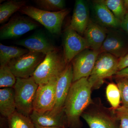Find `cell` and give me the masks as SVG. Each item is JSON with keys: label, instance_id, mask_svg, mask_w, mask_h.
Wrapping results in <instances>:
<instances>
[{"label": "cell", "instance_id": "1", "mask_svg": "<svg viewBox=\"0 0 128 128\" xmlns=\"http://www.w3.org/2000/svg\"><path fill=\"white\" fill-rule=\"evenodd\" d=\"M92 89L88 78L73 82L64 104L66 128H81L80 118L91 103Z\"/></svg>", "mask_w": 128, "mask_h": 128}, {"label": "cell", "instance_id": "2", "mask_svg": "<svg viewBox=\"0 0 128 128\" xmlns=\"http://www.w3.org/2000/svg\"><path fill=\"white\" fill-rule=\"evenodd\" d=\"M68 64L63 52L58 48L46 54L33 76L38 85L46 84L52 79L58 77Z\"/></svg>", "mask_w": 128, "mask_h": 128}, {"label": "cell", "instance_id": "3", "mask_svg": "<svg viewBox=\"0 0 128 128\" xmlns=\"http://www.w3.org/2000/svg\"><path fill=\"white\" fill-rule=\"evenodd\" d=\"M81 117L90 128H118L114 110L105 107L98 100H92Z\"/></svg>", "mask_w": 128, "mask_h": 128}, {"label": "cell", "instance_id": "4", "mask_svg": "<svg viewBox=\"0 0 128 128\" xmlns=\"http://www.w3.org/2000/svg\"><path fill=\"white\" fill-rule=\"evenodd\" d=\"M38 85L33 76L28 78H16L14 87L16 111L29 117L33 111V102Z\"/></svg>", "mask_w": 128, "mask_h": 128}, {"label": "cell", "instance_id": "5", "mask_svg": "<svg viewBox=\"0 0 128 128\" xmlns=\"http://www.w3.org/2000/svg\"><path fill=\"white\" fill-rule=\"evenodd\" d=\"M19 11L41 24L50 33L54 35L60 34L64 20L70 12V10L67 9L60 11L49 12L26 6Z\"/></svg>", "mask_w": 128, "mask_h": 128}, {"label": "cell", "instance_id": "6", "mask_svg": "<svg viewBox=\"0 0 128 128\" xmlns=\"http://www.w3.org/2000/svg\"><path fill=\"white\" fill-rule=\"evenodd\" d=\"M119 59L106 52L100 53L92 72L88 78L92 89L100 88L104 80L115 76L118 71Z\"/></svg>", "mask_w": 128, "mask_h": 128}, {"label": "cell", "instance_id": "7", "mask_svg": "<svg viewBox=\"0 0 128 128\" xmlns=\"http://www.w3.org/2000/svg\"><path fill=\"white\" fill-rule=\"evenodd\" d=\"M46 54L29 52L11 60L8 64L16 78H28L33 76Z\"/></svg>", "mask_w": 128, "mask_h": 128}, {"label": "cell", "instance_id": "8", "mask_svg": "<svg viewBox=\"0 0 128 128\" xmlns=\"http://www.w3.org/2000/svg\"><path fill=\"white\" fill-rule=\"evenodd\" d=\"M100 53L88 48L79 53L71 62L73 72V82L91 74L98 55Z\"/></svg>", "mask_w": 128, "mask_h": 128}, {"label": "cell", "instance_id": "9", "mask_svg": "<svg viewBox=\"0 0 128 128\" xmlns=\"http://www.w3.org/2000/svg\"><path fill=\"white\" fill-rule=\"evenodd\" d=\"M39 25L37 22L23 16H16L1 27L0 38L1 40L14 39L36 29Z\"/></svg>", "mask_w": 128, "mask_h": 128}, {"label": "cell", "instance_id": "10", "mask_svg": "<svg viewBox=\"0 0 128 128\" xmlns=\"http://www.w3.org/2000/svg\"><path fill=\"white\" fill-rule=\"evenodd\" d=\"M73 72L71 63L57 79L56 87L55 101L52 110L49 112L56 115L64 110V104L73 82Z\"/></svg>", "mask_w": 128, "mask_h": 128}, {"label": "cell", "instance_id": "11", "mask_svg": "<svg viewBox=\"0 0 128 128\" xmlns=\"http://www.w3.org/2000/svg\"><path fill=\"white\" fill-rule=\"evenodd\" d=\"M58 78H54L46 84L38 85L34 101L33 111L43 113L52 110L55 103Z\"/></svg>", "mask_w": 128, "mask_h": 128}, {"label": "cell", "instance_id": "12", "mask_svg": "<svg viewBox=\"0 0 128 128\" xmlns=\"http://www.w3.org/2000/svg\"><path fill=\"white\" fill-rule=\"evenodd\" d=\"M64 57L68 64L82 51L89 48L87 41L69 26L65 30L63 37Z\"/></svg>", "mask_w": 128, "mask_h": 128}, {"label": "cell", "instance_id": "13", "mask_svg": "<svg viewBox=\"0 0 128 128\" xmlns=\"http://www.w3.org/2000/svg\"><path fill=\"white\" fill-rule=\"evenodd\" d=\"M100 52L109 53L120 59L128 52V42L118 29L108 28Z\"/></svg>", "mask_w": 128, "mask_h": 128}, {"label": "cell", "instance_id": "14", "mask_svg": "<svg viewBox=\"0 0 128 128\" xmlns=\"http://www.w3.org/2000/svg\"><path fill=\"white\" fill-rule=\"evenodd\" d=\"M15 44L25 47L30 52L42 53L46 54L58 48L41 32L34 33L26 38L16 41Z\"/></svg>", "mask_w": 128, "mask_h": 128}, {"label": "cell", "instance_id": "15", "mask_svg": "<svg viewBox=\"0 0 128 128\" xmlns=\"http://www.w3.org/2000/svg\"><path fill=\"white\" fill-rule=\"evenodd\" d=\"M90 20L87 2L84 0H76L69 26L79 34H84Z\"/></svg>", "mask_w": 128, "mask_h": 128}, {"label": "cell", "instance_id": "16", "mask_svg": "<svg viewBox=\"0 0 128 128\" xmlns=\"http://www.w3.org/2000/svg\"><path fill=\"white\" fill-rule=\"evenodd\" d=\"M92 10L95 22L108 28L119 29L121 28V22L115 17L102 0L93 1Z\"/></svg>", "mask_w": 128, "mask_h": 128}, {"label": "cell", "instance_id": "17", "mask_svg": "<svg viewBox=\"0 0 128 128\" xmlns=\"http://www.w3.org/2000/svg\"><path fill=\"white\" fill-rule=\"evenodd\" d=\"M108 32V28L101 26L90 20L84 33L85 39L89 48L95 50H100L105 41Z\"/></svg>", "mask_w": 128, "mask_h": 128}, {"label": "cell", "instance_id": "18", "mask_svg": "<svg viewBox=\"0 0 128 128\" xmlns=\"http://www.w3.org/2000/svg\"><path fill=\"white\" fill-rule=\"evenodd\" d=\"M29 118L34 124L44 127L66 128L65 115L64 110L56 115L49 112L40 113L33 111Z\"/></svg>", "mask_w": 128, "mask_h": 128}, {"label": "cell", "instance_id": "19", "mask_svg": "<svg viewBox=\"0 0 128 128\" xmlns=\"http://www.w3.org/2000/svg\"><path fill=\"white\" fill-rule=\"evenodd\" d=\"M15 92L13 88L0 89V113L7 118L16 112Z\"/></svg>", "mask_w": 128, "mask_h": 128}, {"label": "cell", "instance_id": "20", "mask_svg": "<svg viewBox=\"0 0 128 128\" xmlns=\"http://www.w3.org/2000/svg\"><path fill=\"white\" fill-rule=\"evenodd\" d=\"M30 51L27 49L13 46H8L0 44V66L8 64L11 60L27 54Z\"/></svg>", "mask_w": 128, "mask_h": 128}, {"label": "cell", "instance_id": "21", "mask_svg": "<svg viewBox=\"0 0 128 128\" xmlns=\"http://www.w3.org/2000/svg\"><path fill=\"white\" fill-rule=\"evenodd\" d=\"M26 1L8 0L0 5V23H4L16 12L26 6Z\"/></svg>", "mask_w": 128, "mask_h": 128}, {"label": "cell", "instance_id": "22", "mask_svg": "<svg viewBox=\"0 0 128 128\" xmlns=\"http://www.w3.org/2000/svg\"><path fill=\"white\" fill-rule=\"evenodd\" d=\"M6 128H35L34 124L29 117L26 116L17 111L6 118Z\"/></svg>", "mask_w": 128, "mask_h": 128}, {"label": "cell", "instance_id": "23", "mask_svg": "<svg viewBox=\"0 0 128 128\" xmlns=\"http://www.w3.org/2000/svg\"><path fill=\"white\" fill-rule=\"evenodd\" d=\"M106 95L108 102L113 110H116L120 106L121 94L116 84L113 82L108 84L106 88Z\"/></svg>", "mask_w": 128, "mask_h": 128}, {"label": "cell", "instance_id": "24", "mask_svg": "<svg viewBox=\"0 0 128 128\" xmlns=\"http://www.w3.org/2000/svg\"><path fill=\"white\" fill-rule=\"evenodd\" d=\"M16 78L8 65L0 66V88H13L16 84Z\"/></svg>", "mask_w": 128, "mask_h": 128}, {"label": "cell", "instance_id": "25", "mask_svg": "<svg viewBox=\"0 0 128 128\" xmlns=\"http://www.w3.org/2000/svg\"><path fill=\"white\" fill-rule=\"evenodd\" d=\"M40 9L47 11H60L65 9V1L64 0H35L34 1Z\"/></svg>", "mask_w": 128, "mask_h": 128}, {"label": "cell", "instance_id": "26", "mask_svg": "<svg viewBox=\"0 0 128 128\" xmlns=\"http://www.w3.org/2000/svg\"><path fill=\"white\" fill-rule=\"evenodd\" d=\"M104 4L115 17L121 22L126 14L122 0H102Z\"/></svg>", "mask_w": 128, "mask_h": 128}, {"label": "cell", "instance_id": "27", "mask_svg": "<svg viewBox=\"0 0 128 128\" xmlns=\"http://www.w3.org/2000/svg\"><path fill=\"white\" fill-rule=\"evenodd\" d=\"M114 80L120 91L122 106L128 108V76H114Z\"/></svg>", "mask_w": 128, "mask_h": 128}, {"label": "cell", "instance_id": "28", "mask_svg": "<svg viewBox=\"0 0 128 128\" xmlns=\"http://www.w3.org/2000/svg\"><path fill=\"white\" fill-rule=\"evenodd\" d=\"M114 111L117 119L120 123L119 128H128V108L122 106Z\"/></svg>", "mask_w": 128, "mask_h": 128}, {"label": "cell", "instance_id": "29", "mask_svg": "<svg viewBox=\"0 0 128 128\" xmlns=\"http://www.w3.org/2000/svg\"><path fill=\"white\" fill-rule=\"evenodd\" d=\"M127 67H128V52L123 57L119 59L118 71Z\"/></svg>", "mask_w": 128, "mask_h": 128}, {"label": "cell", "instance_id": "30", "mask_svg": "<svg viewBox=\"0 0 128 128\" xmlns=\"http://www.w3.org/2000/svg\"><path fill=\"white\" fill-rule=\"evenodd\" d=\"M121 28L128 35V12H127L121 22Z\"/></svg>", "mask_w": 128, "mask_h": 128}, {"label": "cell", "instance_id": "31", "mask_svg": "<svg viewBox=\"0 0 128 128\" xmlns=\"http://www.w3.org/2000/svg\"><path fill=\"white\" fill-rule=\"evenodd\" d=\"M114 76H128V67L118 71Z\"/></svg>", "mask_w": 128, "mask_h": 128}, {"label": "cell", "instance_id": "32", "mask_svg": "<svg viewBox=\"0 0 128 128\" xmlns=\"http://www.w3.org/2000/svg\"><path fill=\"white\" fill-rule=\"evenodd\" d=\"M34 125L35 128H66L59 127H44V126H39L36 124H34Z\"/></svg>", "mask_w": 128, "mask_h": 128}, {"label": "cell", "instance_id": "33", "mask_svg": "<svg viewBox=\"0 0 128 128\" xmlns=\"http://www.w3.org/2000/svg\"><path fill=\"white\" fill-rule=\"evenodd\" d=\"M124 4L126 12H128V0H124Z\"/></svg>", "mask_w": 128, "mask_h": 128}]
</instances>
